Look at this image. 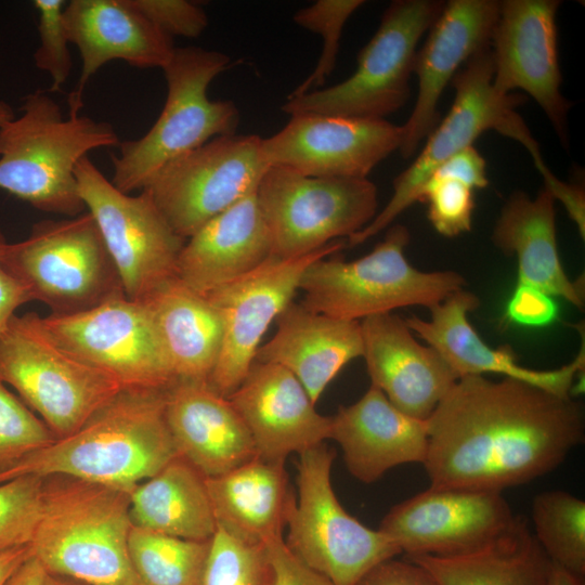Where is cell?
Here are the masks:
<instances>
[{
	"label": "cell",
	"instance_id": "obj_26",
	"mask_svg": "<svg viewBox=\"0 0 585 585\" xmlns=\"http://www.w3.org/2000/svg\"><path fill=\"white\" fill-rule=\"evenodd\" d=\"M330 439L343 455L348 471L369 484L404 464H424L428 451L426 420L410 416L376 387L332 416Z\"/></svg>",
	"mask_w": 585,
	"mask_h": 585
},
{
	"label": "cell",
	"instance_id": "obj_36",
	"mask_svg": "<svg viewBox=\"0 0 585 585\" xmlns=\"http://www.w3.org/2000/svg\"><path fill=\"white\" fill-rule=\"evenodd\" d=\"M204 585H275L266 546L246 544L218 528L210 541Z\"/></svg>",
	"mask_w": 585,
	"mask_h": 585
},
{
	"label": "cell",
	"instance_id": "obj_52",
	"mask_svg": "<svg viewBox=\"0 0 585 585\" xmlns=\"http://www.w3.org/2000/svg\"><path fill=\"white\" fill-rule=\"evenodd\" d=\"M15 112L4 101H0V127L15 117Z\"/></svg>",
	"mask_w": 585,
	"mask_h": 585
},
{
	"label": "cell",
	"instance_id": "obj_39",
	"mask_svg": "<svg viewBox=\"0 0 585 585\" xmlns=\"http://www.w3.org/2000/svg\"><path fill=\"white\" fill-rule=\"evenodd\" d=\"M42 483L37 476L0 483V551L30 545L41 512Z\"/></svg>",
	"mask_w": 585,
	"mask_h": 585
},
{
	"label": "cell",
	"instance_id": "obj_48",
	"mask_svg": "<svg viewBox=\"0 0 585 585\" xmlns=\"http://www.w3.org/2000/svg\"><path fill=\"white\" fill-rule=\"evenodd\" d=\"M48 573L32 555L22 563L3 585H44Z\"/></svg>",
	"mask_w": 585,
	"mask_h": 585
},
{
	"label": "cell",
	"instance_id": "obj_15",
	"mask_svg": "<svg viewBox=\"0 0 585 585\" xmlns=\"http://www.w3.org/2000/svg\"><path fill=\"white\" fill-rule=\"evenodd\" d=\"M53 339L122 388H168L169 363L146 306L126 296L88 311L42 316Z\"/></svg>",
	"mask_w": 585,
	"mask_h": 585
},
{
	"label": "cell",
	"instance_id": "obj_38",
	"mask_svg": "<svg viewBox=\"0 0 585 585\" xmlns=\"http://www.w3.org/2000/svg\"><path fill=\"white\" fill-rule=\"evenodd\" d=\"M363 0H318L294 14V22L310 31L322 35L323 49L315 68L289 95L299 96L321 86L335 68L339 40L348 18Z\"/></svg>",
	"mask_w": 585,
	"mask_h": 585
},
{
	"label": "cell",
	"instance_id": "obj_30",
	"mask_svg": "<svg viewBox=\"0 0 585 585\" xmlns=\"http://www.w3.org/2000/svg\"><path fill=\"white\" fill-rule=\"evenodd\" d=\"M206 485L219 529L249 545L284 538L296 499L285 461L256 456Z\"/></svg>",
	"mask_w": 585,
	"mask_h": 585
},
{
	"label": "cell",
	"instance_id": "obj_9",
	"mask_svg": "<svg viewBox=\"0 0 585 585\" xmlns=\"http://www.w3.org/2000/svg\"><path fill=\"white\" fill-rule=\"evenodd\" d=\"M438 0H394L358 54L354 73L346 80L302 95L287 98L282 110L290 116L324 115L385 119L411 95L417 44L444 6Z\"/></svg>",
	"mask_w": 585,
	"mask_h": 585
},
{
	"label": "cell",
	"instance_id": "obj_4",
	"mask_svg": "<svg viewBox=\"0 0 585 585\" xmlns=\"http://www.w3.org/2000/svg\"><path fill=\"white\" fill-rule=\"evenodd\" d=\"M20 112L0 127V188L41 211L84 212L75 168L91 151L118 146L117 132L88 116L63 117L44 90L27 94Z\"/></svg>",
	"mask_w": 585,
	"mask_h": 585
},
{
	"label": "cell",
	"instance_id": "obj_43",
	"mask_svg": "<svg viewBox=\"0 0 585 585\" xmlns=\"http://www.w3.org/2000/svg\"><path fill=\"white\" fill-rule=\"evenodd\" d=\"M558 316V304L554 297L529 286L517 284L508 302L504 318L508 323L543 327L551 324Z\"/></svg>",
	"mask_w": 585,
	"mask_h": 585
},
{
	"label": "cell",
	"instance_id": "obj_29",
	"mask_svg": "<svg viewBox=\"0 0 585 585\" xmlns=\"http://www.w3.org/2000/svg\"><path fill=\"white\" fill-rule=\"evenodd\" d=\"M555 202L545 186L534 198L522 191L512 193L502 208L491 239L506 256L517 258V284L535 287L583 309L584 276L570 280L560 260Z\"/></svg>",
	"mask_w": 585,
	"mask_h": 585
},
{
	"label": "cell",
	"instance_id": "obj_2",
	"mask_svg": "<svg viewBox=\"0 0 585 585\" xmlns=\"http://www.w3.org/2000/svg\"><path fill=\"white\" fill-rule=\"evenodd\" d=\"M166 389H121L79 429L25 457L0 483L60 474L130 492L179 456L165 419Z\"/></svg>",
	"mask_w": 585,
	"mask_h": 585
},
{
	"label": "cell",
	"instance_id": "obj_12",
	"mask_svg": "<svg viewBox=\"0 0 585 585\" xmlns=\"http://www.w3.org/2000/svg\"><path fill=\"white\" fill-rule=\"evenodd\" d=\"M455 98L447 115L427 136L416 159L393 180V194L386 206L361 231L347 238V246H358L391 223L418 202L421 186L443 161L472 146L486 130L495 129L512 138L524 126L516 113L525 98L499 94L493 87L490 47L470 57L452 79Z\"/></svg>",
	"mask_w": 585,
	"mask_h": 585
},
{
	"label": "cell",
	"instance_id": "obj_21",
	"mask_svg": "<svg viewBox=\"0 0 585 585\" xmlns=\"http://www.w3.org/2000/svg\"><path fill=\"white\" fill-rule=\"evenodd\" d=\"M229 399L261 458L285 461L330 439L332 416L320 414L301 382L281 365L253 361Z\"/></svg>",
	"mask_w": 585,
	"mask_h": 585
},
{
	"label": "cell",
	"instance_id": "obj_19",
	"mask_svg": "<svg viewBox=\"0 0 585 585\" xmlns=\"http://www.w3.org/2000/svg\"><path fill=\"white\" fill-rule=\"evenodd\" d=\"M402 136V126L386 119L295 115L261 140V154L269 166L307 177L365 179L399 151Z\"/></svg>",
	"mask_w": 585,
	"mask_h": 585
},
{
	"label": "cell",
	"instance_id": "obj_6",
	"mask_svg": "<svg viewBox=\"0 0 585 585\" xmlns=\"http://www.w3.org/2000/svg\"><path fill=\"white\" fill-rule=\"evenodd\" d=\"M411 239L402 224L391 225L384 239L367 255L344 261L335 255L312 262L299 289L307 308L344 321L391 313L420 306L429 310L466 285L455 271H420L406 259Z\"/></svg>",
	"mask_w": 585,
	"mask_h": 585
},
{
	"label": "cell",
	"instance_id": "obj_1",
	"mask_svg": "<svg viewBox=\"0 0 585 585\" xmlns=\"http://www.w3.org/2000/svg\"><path fill=\"white\" fill-rule=\"evenodd\" d=\"M430 485L481 491L531 482L584 441V410L512 378H459L426 419Z\"/></svg>",
	"mask_w": 585,
	"mask_h": 585
},
{
	"label": "cell",
	"instance_id": "obj_7",
	"mask_svg": "<svg viewBox=\"0 0 585 585\" xmlns=\"http://www.w3.org/2000/svg\"><path fill=\"white\" fill-rule=\"evenodd\" d=\"M0 379L56 439L75 432L123 389L57 343L34 312L14 314L0 330Z\"/></svg>",
	"mask_w": 585,
	"mask_h": 585
},
{
	"label": "cell",
	"instance_id": "obj_3",
	"mask_svg": "<svg viewBox=\"0 0 585 585\" xmlns=\"http://www.w3.org/2000/svg\"><path fill=\"white\" fill-rule=\"evenodd\" d=\"M131 528L129 492L49 476L30 546L48 574L87 585H138L128 551Z\"/></svg>",
	"mask_w": 585,
	"mask_h": 585
},
{
	"label": "cell",
	"instance_id": "obj_18",
	"mask_svg": "<svg viewBox=\"0 0 585 585\" xmlns=\"http://www.w3.org/2000/svg\"><path fill=\"white\" fill-rule=\"evenodd\" d=\"M558 0H503L490 50L493 87L506 95L521 90L543 109L568 148V114L573 103L561 93L556 15Z\"/></svg>",
	"mask_w": 585,
	"mask_h": 585
},
{
	"label": "cell",
	"instance_id": "obj_35",
	"mask_svg": "<svg viewBox=\"0 0 585 585\" xmlns=\"http://www.w3.org/2000/svg\"><path fill=\"white\" fill-rule=\"evenodd\" d=\"M532 523L548 559L585 577V502L567 491H544L533 499Z\"/></svg>",
	"mask_w": 585,
	"mask_h": 585
},
{
	"label": "cell",
	"instance_id": "obj_23",
	"mask_svg": "<svg viewBox=\"0 0 585 585\" xmlns=\"http://www.w3.org/2000/svg\"><path fill=\"white\" fill-rule=\"evenodd\" d=\"M69 43L77 47L81 72L69 94V115H79L92 76L106 63L120 60L138 68H164L176 47L129 0H72L63 11Z\"/></svg>",
	"mask_w": 585,
	"mask_h": 585
},
{
	"label": "cell",
	"instance_id": "obj_40",
	"mask_svg": "<svg viewBox=\"0 0 585 585\" xmlns=\"http://www.w3.org/2000/svg\"><path fill=\"white\" fill-rule=\"evenodd\" d=\"M418 202L428 205V219L446 237L469 232L474 208L473 188L454 178L430 174L421 186Z\"/></svg>",
	"mask_w": 585,
	"mask_h": 585
},
{
	"label": "cell",
	"instance_id": "obj_17",
	"mask_svg": "<svg viewBox=\"0 0 585 585\" xmlns=\"http://www.w3.org/2000/svg\"><path fill=\"white\" fill-rule=\"evenodd\" d=\"M346 246L339 239L299 258L283 260L272 256L249 273L206 295L223 324L220 355L208 380L218 393L229 398L243 382L263 335L292 301L306 269Z\"/></svg>",
	"mask_w": 585,
	"mask_h": 585
},
{
	"label": "cell",
	"instance_id": "obj_28",
	"mask_svg": "<svg viewBox=\"0 0 585 585\" xmlns=\"http://www.w3.org/2000/svg\"><path fill=\"white\" fill-rule=\"evenodd\" d=\"M272 257V240L256 192L213 217L188 237L177 276L206 296Z\"/></svg>",
	"mask_w": 585,
	"mask_h": 585
},
{
	"label": "cell",
	"instance_id": "obj_22",
	"mask_svg": "<svg viewBox=\"0 0 585 585\" xmlns=\"http://www.w3.org/2000/svg\"><path fill=\"white\" fill-rule=\"evenodd\" d=\"M370 385L396 408L426 420L459 379L428 344L419 343L404 318L382 313L360 321Z\"/></svg>",
	"mask_w": 585,
	"mask_h": 585
},
{
	"label": "cell",
	"instance_id": "obj_16",
	"mask_svg": "<svg viewBox=\"0 0 585 585\" xmlns=\"http://www.w3.org/2000/svg\"><path fill=\"white\" fill-rule=\"evenodd\" d=\"M518 518L500 492L430 485L394 505L378 529L406 556L454 557L492 544Z\"/></svg>",
	"mask_w": 585,
	"mask_h": 585
},
{
	"label": "cell",
	"instance_id": "obj_44",
	"mask_svg": "<svg viewBox=\"0 0 585 585\" xmlns=\"http://www.w3.org/2000/svg\"><path fill=\"white\" fill-rule=\"evenodd\" d=\"M265 546L274 570L275 585H335L297 559L286 547L284 538L274 540Z\"/></svg>",
	"mask_w": 585,
	"mask_h": 585
},
{
	"label": "cell",
	"instance_id": "obj_41",
	"mask_svg": "<svg viewBox=\"0 0 585 585\" xmlns=\"http://www.w3.org/2000/svg\"><path fill=\"white\" fill-rule=\"evenodd\" d=\"M38 13V34L40 43L34 53L37 68L50 74L52 83L48 92H58L68 79L73 62L68 48L63 11V0H35Z\"/></svg>",
	"mask_w": 585,
	"mask_h": 585
},
{
	"label": "cell",
	"instance_id": "obj_51",
	"mask_svg": "<svg viewBox=\"0 0 585 585\" xmlns=\"http://www.w3.org/2000/svg\"><path fill=\"white\" fill-rule=\"evenodd\" d=\"M44 585H87V584L72 580V578L48 574L46 577Z\"/></svg>",
	"mask_w": 585,
	"mask_h": 585
},
{
	"label": "cell",
	"instance_id": "obj_8",
	"mask_svg": "<svg viewBox=\"0 0 585 585\" xmlns=\"http://www.w3.org/2000/svg\"><path fill=\"white\" fill-rule=\"evenodd\" d=\"M6 263L30 301L55 315L88 311L126 296L119 273L89 211L36 222L10 244Z\"/></svg>",
	"mask_w": 585,
	"mask_h": 585
},
{
	"label": "cell",
	"instance_id": "obj_46",
	"mask_svg": "<svg viewBox=\"0 0 585 585\" xmlns=\"http://www.w3.org/2000/svg\"><path fill=\"white\" fill-rule=\"evenodd\" d=\"M432 173L457 179L473 190L489 184L485 159L473 145L443 161Z\"/></svg>",
	"mask_w": 585,
	"mask_h": 585
},
{
	"label": "cell",
	"instance_id": "obj_20",
	"mask_svg": "<svg viewBox=\"0 0 585 585\" xmlns=\"http://www.w3.org/2000/svg\"><path fill=\"white\" fill-rule=\"evenodd\" d=\"M496 0H450L428 30L417 50L413 73L418 78L414 108L404 125L399 148L403 158L412 157L419 144L440 122L439 100L461 66L490 47L498 15Z\"/></svg>",
	"mask_w": 585,
	"mask_h": 585
},
{
	"label": "cell",
	"instance_id": "obj_27",
	"mask_svg": "<svg viewBox=\"0 0 585 585\" xmlns=\"http://www.w3.org/2000/svg\"><path fill=\"white\" fill-rule=\"evenodd\" d=\"M274 336L257 350L255 361L289 370L317 403L329 382L351 360L362 356L359 321H344L289 302L276 317Z\"/></svg>",
	"mask_w": 585,
	"mask_h": 585
},
{
	"label": "cell",
	"instance_id": "obj_13",
	"mask_svg": "<svg viewBox=\"0 0 585 585\" xmlns=\"http://www.w3.org/2000/svg\"><path fill=\"white\" fill-rule=\"evenodd\" d=\"M78 192L95 220L119 273L125 295L143 301L177 276L185 239L168 224L146 190L126 194L83 157L75 168Z\"/></svg>",
	"mask_w": 585,
	"mask_h": 585
},
{
	"label": "cell",
	"instance_id": "obj_37",
	"mask_svg": "<svg viewBox=\"0 0 585 585\" xmlns=\"http://www.w3.org/2000/svg\"><path fill=\"white\" fill-rule=\"evenodd\" d=\"M55 440L40 417L0 379V477Z\"/></svg>",
	"mask_w": 585,
	"mask_h": 585
},
{
	"label": "cell",
	"instance_id": "obj_33",
	"mask_svg": "<svg viewBox=\"0 0 585 585\" xmlns=\"http://www.w3.org/2000/svg\"><path fill=\"white\" fill-rule=\"evenodd\" d=\"M439 585H548L551 561L522 518L492 544L460 556H407Z\"/></svg>",
	"mask_w": 585,
	"mask_h": 585
},
{
	"label": "cell",
	"instance_id": "obj_14",
	"mask_svg": "<svg viewBox=\"0 0 585 585\" xmlns=\"http://www.w3.org/2000/svg\"><path fill=\"white\" fill-rule=\"evenodd\" d=\"M262 138L226 134L167 162L143 188L171 229L185 240L204 224L257 191L270 167Z\"/></svg>",
	"mask_w": 585,
	"mask_h": 585
},
{
	"label": "cell",
	"instance_id": "obj_49",
	"mask_svg": "<svg viewBox=\"0 0 585 585\" xmlns=\"http://www.w3.org/2000/svg\"><path fill=\"white\" fill-rule=\"evenodd\" d=\"M32 555L30 545L0 551V585H3L11 574Z\"/></svg>",
	"mask_w": 585,
	"mask_h": 585
},
{
	"label": "cell",
	"instance_id": "obj_50",
	"mask_svg": "<svg viewBox=\"0 0 585 585\" xmlns=\"http://www.w3.org/2000/svg\"><path fill=\"white\" fill-rule=\"evenodd\" d=\"M548 585H585V578L551 562Z\"/></svg>",
	"mask_w": 585,
	"mask_h": 585
},
{
	"label": "cell",
	"instance_id": "obj_34",
	"mask_svg": "<svg viewBox=\"0 0 585 585\" xmlns=\"http://www.w3.org/2000/svg\"><path fill=\"white\" fill-rule=\"evenodd\" d=\"M210 541H192L132 525L128 551L138 585H204Z\"/></svg>",
	"mask_w": 585,
	"mask_h": 585
},
{
	"label": "cell",
	"instance_id": "obj_25",
	"mask_svg": "<svg viewBox=\"0 0 585 585\" xmlns=\"http://www.w3.org/2000/svg\"><path fill=\"white\" fill-rule=\"evenodd\" d=\"M165 419L179 456L206 478L255 458L256 446L229 398L207 380L176 379L165 390Z\"/></svg>",
	"mask_w": 585,
	"mask_h": 585
},
{
	"label": "cell",
	"instance_id": "obj_10",
	"mask_svg": "<svg viewBox=\"0 0 585 585\" xmlns=\"http://www.w3.org/2000/svg\"><path fill=\"white\" fill-rule=\"evenodd\" d=\"M298 456L297 495L284 538L297 559L335 585H355L376 564L401 554L389 536L361 523L338 500L333 448L322 443Z\"/></svg>",
	"mask_w": 585,
	"mask_h": 585
},
{
	"label": "cell",
	"instance_id": "obj_24",
	"mask_svg": "<svg viewBox=\"0 0 585 585\" xmlns=\"http://www.w3.org/2000/svg\"><path fill=\"white\" fill-rule=\"evenodd\" d=\"M479 304L477 295L463 288L431 308L429 320H404L414 335L438 351L459 378L493 373L572 398L576 376L585 366L584 339L569 364L550 370L528 368L518 363L510 347L493 349L481 339L468 320Z\"/></svg>",
	"mask_w": 585,
	"mask_h": 585
},
{
	"label": "cell",
	"instance_id": "obj_32",
	"mask_svg": "<svg viewBox=\"0 0 585 585\" xmlns=\"http://www.w3.org/2000/svg\"><path fill=\"white\" fill-rule=\"evenodd\" d=\"M132 525L192 541H209L218 526L206 477L181 456L130 492Z\"/></svg>",
	"mask_w": 585,
	"mask_h": 585
},
{
	"label": "cell",
	"instance_id": "obj_47",
	"mask_svg": "<svg viewBox=\"0 0 585 585\" xmlns=\"http://www.w3.org/2000/svg\"><path fill=\"white\" fill-rule=\"evenodd\" d=\"M8 246L9 243L0 227V330L18 307L30 301L25 288L6 263Z\"/></svg>",
	"mask_w": 585,
	"mask_h": 585
},
{
	"label": "cell",
	"instance_id": "obj_42",
	"mask_svg": "<svg viewBox=\"0 0 585 585\" xmlns=\"http://www.w3.org/2000/svg\"><path fill=\"white\" fill-rule=\"evenodd\" d=\"M158 30L173 38L199 37L208 26V16L197 3L186 0H129Z\"/></svg>",
	"mask_w": 585,
	"mask_h": 585
},
{
	"label": "cell",
	"instance_id": "obj_5",
	"mask_svg": "<svg viewBox=\"0 0 585 585\" xmlns=\"http://www.w3.org/2000/svg\"><path fill=\"white\" fill-rule=\"evenodd\" d=\"M230 66L229 55L200 47L176 48L162 68L167 98L160 115L141 138L118 145L112 156L115 187L142 191L173 158L220 135L236 132L239 110L231 100H210V82Z\"/></svg>",
	"mask_w": 585,
	"mask_h": 585
},
{
	"label": "cell",
	"instance_id": "obj_31",
	"mask_svg": "<svg viewBox=\"0 0 585 585\" xmlns=\"http://www.w3.org/2000/svg\"><path fill=\"white\" fill-rule=\"evenodd\" d=\"M141 302L148 309L174 380L208 381L223 339L222 320L213 304L178 276Z\"/></svg>",
	"mask_w": 585,
	"mask_h": 585
},
{
	"label": "cell",
	"instance_id": "obj_11",
	"mask_svg": "<svg viewBox=\"0 0 585 585\" xmlns=\"http://www.w3.org/2000/svg\"><path fill=\"white\" fill-rule=\"evenodd\" d=\"M257 200L272 240V256L287 260L348 238L377 214V187L365 179L316 178L270 166Z\"/></svg>",
	"mask_w": 585,
	"mask_h": 585
},
{
	"label": "cell",
	"instance_id": "obj_45",
	"mask_svg": "<svg viewBox=\"0 0 585 585\" xmlns=\"http://www.w3.org/2000/svg\"><path fill=\"white\" fill-rule=\"evenodd\" d=\"M355 585H439L418 563L405 559L385 560L366 572Z\"/></svg>",
	"mask_w": 585,
	"mask_h": 585
}]
</instances>
